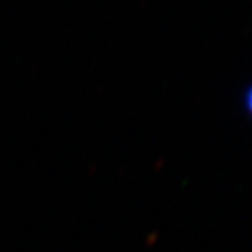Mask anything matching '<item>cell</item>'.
Here are the masks:
<instances>
[{
    "label": "cell",
    "instance_id": "obj_1",
    "mask_svg": "<svg viewBox=\"0 0 252 252\" xmlns=\"http://www.w3.org/2000/svg\"><path fill=\"white\" fill-rule=\"evenodd\" d=\"M243 102H245V110H246V113L252 117V84L245 90Z\"/></svg>",
    "mask_w": 252,
    "mask_h": 252
}]
</instances>
